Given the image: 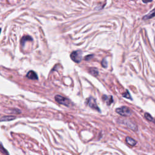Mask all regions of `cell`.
<instances>
[{"mask_svg":"<svg viewBox=\"0 0 155 155\" xmlns=\"http://www.w3.org/2000/svg\"><path fill=\"white\" fill-rule=\"evenodd\" d=\"M1 29H0V33H1Z\"/></svg>","mask_w":155,"mask_h":155,"instance_id":"18","label":"cell"},{"mask_svg":"<svg viewBox=\"0 0 155 155\" xmlns=\"http://www.w3.org/2000/svg\"><path fill=\"white\" fill-rule=\"evenodd\" d=\"M145 118H146V119L147 120H148V121H151V122H154V119L153 118V117L151 116L149 114V113H146V114H145Z\"/></svg>","mask_w":155,"mask_h":155,"instance_id":"12","label":"cell"},{"mask_svg":"<svg viewBox=\"0 0 155 155\" xmlns=\"http://www.w3.org/2000/svg\"><path fill=\"white\" fill-rule=\"evenodd\" d=\"M123 96L124 97V98L129 99H131V95H130L129 92H128V90H126V92H125L123 94Z\"/></svg>","mask_w":155,"mask_h":155,"instance_id":"13","label":"cell"},{"mask_svg":"<svg viewBox=\"0 0 155 155\" xmlns=\"http://www.w3.org/2000/svg\"><path fill=\"white\" fill-rule=\"evenodd\" d=\"M93 55H88L87 57H85V60H89L90 59H91L92 57H93Z\"/></svg>","mask_w":155,"mask_h":155,"instance_id":"16","label":"cell"},{"mask_svg":"<svg viewBox=\"0 0 155 155\" xmlns=\"http://www.w3.org/2000/svg\"><path fill=\"white\" fill-rule=\"evenodd\" d=\"M0 151H1L2 153H4V154H9V153H8L7 151H6V150L5 149L4 147H3L1 143H0Z\"/></svg>","mask_w":155,"mask_h":155,"instance_id":"14","label":"cell"},{"mask_svg":"<svg viewBox=\"0 0 155 155\" xmlns=\"http://www.w3.org/2000/svg\"><path fill=\"white\" fill-rule=\"evenodd\" d=\"M126 141V142L131 146H135L137 143V142L135 141V139H133V138H130V137H127Z\"/></svg>","mask_w":155,"mask_h":155,"instance_id":"10","label":"cell"},{"mask_svg":"<svg viewBox=\"0 0 155 155\" xmlns=\"http://www.w3.org/2000/svg\"><path fill=\"white\" fill-rule=\"evenodd\" d=\"M16 119L15 116H6L0 118V122L2 121H10Z\"/></svg>","mask_w":155,"mask_h":155,"instance_id":"9","label":"cell"},{"mask_svg":"<svg viewBox=\"0 0 155 155\" xmlns=\"http://www.w3.org/2000/svg\"><path fill=\"white\" fill-rule=\"evenodd\" d=\"M102 98L108 105H110L113 103V98L112 96H107V95H103Z\"/></svg>","mask_w":155,"mask_h":155,"instance_id":"6","label":"cell"},{"mask_svg":"<svg viewBox=\"0 0 155 155\" xmlns=\"http://www.w3.org/2000/svg\"><path fill=\"white\" fill-rule=\"evenodd\" d=\"M101 65H102V66H103V67H104V68H106V67H107V62L106 59H104L102 61Z\"/></svg>","mask_w":155,"mask_h":155,"instance_id":"15","label":"cell"},{"mask_svg":"<svg viewBox=\"0 0 155 155\" xmlns=\"http://www.w3.org/2000/svg\"><path fill=\"white\" fill-rule=\"evenodd\" d=\"M86 103L88 105L89 107H91V108H93V109L98 110V112H101V110L99 108L98 105H97L96 100L95 98H92V97H90V98L87 99L86 100Z\"/></svg>","mask_w":155,"mask_h":155,"instance_id":"4","label":"cell"},{"mask_svg":"<svg viewBox=\"0 0 155 155\" xmlns=\"http://www.w3.org/2000/svg\"><path fill=\"white\" fill-rule=\"evenodd\" d=\"M154 16H155V9L150 12L147 15H145L144 17H143L142 19H144V20H147V19L152 18L154 17Z\"/></svg>","mask_w":155,"mask_h":155,"instance_id":"7","label":"cell"},{"mask_svg":"<svg viewBox=\"0 0 155 155\" xmlns=\"http://www.w3.org/2000/svg\"><path fill=\"white\" fill-rule=\"evenodd\" d=\"M27 78L30 79V80H38V75L33 70H30L28 72L27 75H26Z\"/></svg>","mask_w":155,"mask_h":155,"instance_id":"5","label":"cell"},{"mask_svg":"<svg viewBox=\"0 0 155 155\" xmlns=\"http://www.w3.org/2000/svg\"><path fill=\"white\" fill-rule=\"evenodd\" d=\"M70 58L74 62L80 63L82 59V52L81 50L74 51L70 54Z\"/></svg>","mask_w":155,"mask_h":155,"instance_id":"2","label":"cell"},{"mask_svg":"<svg viewBox=\"0 0 155 155\" xmlns=\"http://www.w3.org/2000/svg\"><path fill=\"white\" fill-rule=\"evenodd\" d=\"M89 72L92 74V75L96 76L99 75L98 70L96 68H90L89 69Z\"/></svg>","mask_w":155,"mask_h":155,"instance_id":"11","label":"cell"},{"mask_svg":"<svg viewBox=\"0 0 155 155\" xmlns=\"http://www.w3.org/2000/svg\"><path fill=\"white\" fill-rule=\"evenodd\" d=\"M116 112L123 116H128L131 115V111L127 107H121L116 109Z\"/></svg>","mask_w":155,"mask_h":155,"instance_id":"3","label":"cell"},{"mask_svg":"<svg viewBox=\"0 0 155 155\" xmlns=\"http://www.w3.org/2000/svg\"><path fill=\"white\" fill-rule=\"evenodd\" d=\"M153 0H142V1L145 3H147L149 2H151V1H152Z\"/></svg>","mask_w":155,"mask_h":155,"instance_id":"17","label":"cell"},{"mask_svg":"<svg viewBox=\"0 0 155 155\" xmlns=\"http://www.w3.org/2000/svg\"><path fill=\"white\" fill-rule=\"evenodd\" d=\"M32 40H33L32 38L31 37H30V36H29V35L24 36L21 40V45H22V46H24V44H26V42H27V41H32Z\"/></svg>","mask_w":155,"mask_h":155,"instance_id":"8","label":"cell"},{"mask_svg":"<svg viewBox=\"0 0 155 155\" xmlns=\"http://www.w3.org/2000/svg\"><path fill=\"white\" fill-rule=\"evenodd\" d=\"M55 99L58 103L60 104L65 105V106H67V107L70 106L71 101H70V100L68 98H65V97H63V96H61V95H58L55 96Z\"/></svg>","mask_w":155,"mask_h":155,"instance_id":"1","label":"cell"}]
</instances>
